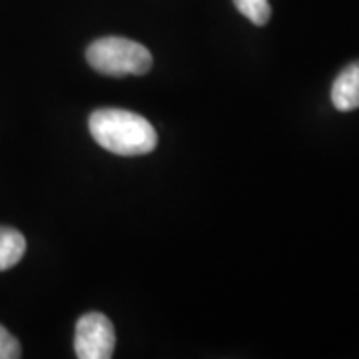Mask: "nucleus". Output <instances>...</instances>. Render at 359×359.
I'll return each mask as SVG.
<instances>
[{
	"label": "nucleus",
	"mask_w": 359,
	"mask_h": 359,
	"mask_svg": "<svg viewBox=\"0 0 359 359\" xmlns=\"http://www.w3.org/2000/svg\"><path fill=\"white\" fill-rule=\"evenodd\" d=\"M88 128L96 144L116 156L150 154L158 144L154 126L136 112L102 108L90 114Z\"/></svg>",
	"instance_id": "obj_1"
},
{
	"label": "nucleus",
	"mask_w": 359,
	"mask_h": 359,
	"mask_svg": "<svg viewBox=\"0 0 359 359\" xmlns=\"http://www.w3.org/2000/svg\"><path fill=\"white\" fill-rule=\"evenodd\" d=\"M88 65L104 76H142L152 68V54L140 42L120 36L94 40L86 50Z\"/></svg>",
	"instance_id": "obj_2"
},
{
	"label": "nucleus",
	"mask_w": 359,
	"mask_h": 359,
	"mask_svg": "<svg viewBox=\"0 0 359 359\" xmlns=\"http://www.w3.org/2000/svg\"><path fill=\"white\" fill-rule=\"evenodd\" d=\"M116 347V334L112 321L104 313L92 311L82 316L76 323L74 351L80 359L112 358Z\"/></svg>",
	"instance_id": "obj_3"
},
{
	"label": "nucleus",
	"mask_w": 359,
	"mask_h": 359,
	"mask_svg": "<svg viewBox=\"0 0 359 359\" xmlns=\"http://www.w3.org/2000/svg\"><path fill=\"white\" fill-rule=\"evenodd\" d=\"M332 102L339 112H351L359 108V60L346 66L332 86Z\"/></svg>",
	"instance_id": "obj_4"
},
{
	"label": "nucleus",
	"mask_w": 359,
	"mask_h": 359,
	"mask_svg": "<svg viewBox=\"0 0 359 359\" xmlns=\"http://www.w3.org/2000/svg\"><path fill=\"white\" fill-rule=\"evenodd\" d=\"M26 252L25 236L14 228L0 226V271L14 268Z\"/></svg>",
	"instance_id": "obj_5"
},
{
	"label": "nucleus",
	"mask_w": 359,
	"mask_h": 359,
	"mask_svg": "<svg viewBox=\"0 0 359 359\" xmlns=\"http://www.w3.org/2000/svg\"><path fill=\"white\" fill-rule=\"evenodd\" d=\"M233 4L250 22L257 26L268 25L269 16H271L269 0H233Z\"/></svg>",
	"instance_id": "obj_6"
},
{
	"label": "nucleus",
	"mask_w": 359,
	"mask_h": 359,
	"mask_svg": "<svg viewBox=\"0 0 359 359\" xmlns=\"http://www.w3.org/2000/svg\"><path fill=\"white\" fill-rule=\"evenodd\" d=\"M22 355L20 344L8 330L0 325V359H16Z\"/></svg>",
	"instance_id": "obj_7"
}]
</instances>
